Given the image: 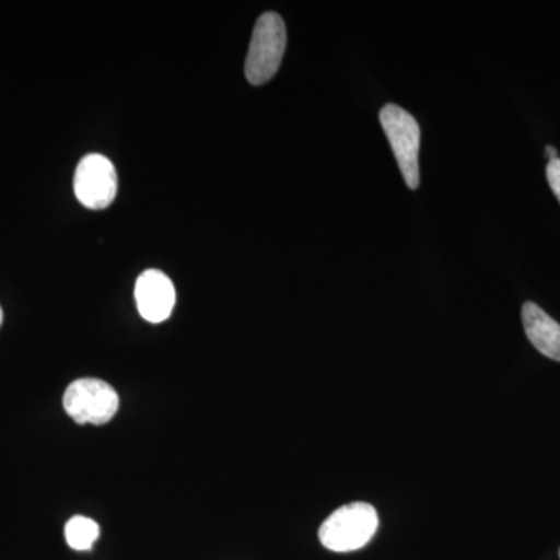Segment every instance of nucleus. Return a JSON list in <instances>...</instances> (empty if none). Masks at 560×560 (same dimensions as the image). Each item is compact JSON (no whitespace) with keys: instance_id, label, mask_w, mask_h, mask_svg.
Segmentation results:
<instances>
[{"instance_id":"f257e3e1","label":"nucleus","mask_w":560,"mask_h":560,"mask_svg":"<svg viewBox=\"0 0 560 560\" xmlns=\"http://www.w3.org/2000/svg\"><path fill=\"white\" fill-rule=\"evenodd\" d=\"M287 49L285 22L275 11L261 14L254 27L245 75L254 86L267 83L278 73Z\"/></svg>"},{"instance_id":"f03ea898","label":"nucleus","mask_w":560,"mask_h":560,"mask_svg":"<svg viewBox=\"0 0 560 560\" xmlns=\"http://www.w3.org/2000/svg\"><path fill=\"white\" fill-rule=\"evenodd\" d=\"M377 528L378 515L374 506L350 503L335 511L320 525L319 540L330 551H355L368 545Z\"/></svg>"},{"instance_id":"7ed1b4c3","label":"nucleus","mask_w":560,"mask_h":560,"mask_svg":"<svg viewBox=\"0 0 560 560\" xmlns=\"http://www.w3.org/2000/svg\"><path fill=\"white\" fill-rule=\"evenodd\" d=\"M381 124L394 151L405 183L411 190L419 187L420 128L418 120L400 106L388 105L381 109Z\"/></svg>"},{"instance_id":"20e7f679","label":"nucleus","mask_w":560,"mask_h":560,"mask_svg":"<svg viewBox=\"0 0 560 560\" xmlns=\"http://www.w3.org/2000/svg\"><path fill=\"white\" fill-rule=\"evenodd\" d=\"M62 405L77 423L103 425L119 410V396L108 383L98 378H80L70 383Z\"/></svg>"},{"instance_id":"39448f33","label":"nucleus","mask_w":560,"mask_h":560,"mask_svg":"<svg viewBox=\"0 0 560 560\" xmlns=\"http://www.w3.org/2000/svg\"><path fill=\"white\" fill-rule=\"evenodd\" d=\"M73 190L88 209H105L117 195V172L103 154H88L80 161L73 178Z\"/></svg>"},{"instance_id":"423d86ee","label":"nucleus","mask_w":560,"mask_h":560,"mask_svg":"<svg viewBox=\"0 0 560 560\" xmlns=\"http://www.w3.org/2000/svg\"><path fill=\"white\" fill-rule=\"evenodd\" d=\"M135 298L142 318L158 324L172 315L176 291L167 275L160 270H147L136 282Z\"/></svg>"},{"instance_id":"0eeeda50","label":"nucleus","mask_w":560,"mask_h":560,"mask_svg":"<svg viewBox=\"0 0 560 560\" xmlns=\"http://www.w3.org/2000/svg\"><path fill=\"white\" fill-rule=\"evenodd\" d=\"M523 327L526 337L541 355L560 361V324L541 311L534 302H525L522 307Z\"/></svg>"},{"instance_id":"6e6552de","label":"nucleus","mask_w":560,"mask_h":560,"mask_svg":"<svg viewBox=\"0 0 560 560\" xmlns=\"http://www.w3.org/2000/svg\"><path fill=\"white\" fill-rule=\"evenodd\" d=\"M65 536L72 550L90 551L101 537V526L90 517L75 515L66 523Z\"/></svg>"},{"instance_id":"1a4fd4ad","label":"nucleus","mask_w":560,"mask_h":560,"mask_svg":"<svg viewBox=\"0 0 560 560\" xmlns=\"http://www.w3.org/2000/svg\"><path fill=\"white\" fill-rule=\"evenodd\" d=\"M547 179L548 184H550L551 190L555 191L556 197H558V200L560 201V158L548 162Z\"/></svg>"},{"instance_id":"9d476101","label":"nucleus","mask_w":560,"mask_h":560,"mask_svg":"<svg viewBox=\"0 0 560 560\" xmlns=\"http://www.w3.org/2000/svg\"><path fill=\"white\" fill-rule=\"evenodd\" d=\"M545 153H547L548 160L555 161L558 160V150L555 149V147L548 145L547 149H545Z\"/></svg>"},{"instance_id":"9b49d317","label":"nucleus","mask_w":560,"mask_h":560,"mask_svg":"<svg viewBox=\"0 0 560 560\" xmlns=\"http://www.w3.org/2000/svg\"><path fill=\"white\" fill-rule=\"evenodd\" d=\"M2 320H3V313H2V308H0V326H2Z\"/></svg>"}]
</instances>
